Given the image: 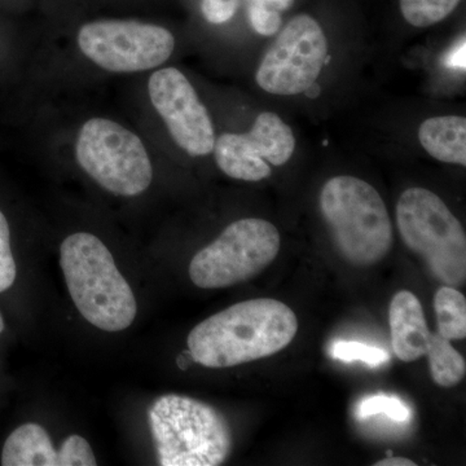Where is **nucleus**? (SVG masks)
<instances>
[{"label":"nucleus","instance_id":"f257e3e1","mask_svg":"<svg viewBox=\"0 0 466 466\" xmlns=\"http://www.w3.org/2000/svg\"><path fill=\"white\" fill-rule=\"evenodd\" d=\"M299 330L293 309L280 300L257 299L229 306L189 333L192 360L207 368H229L271 357Z\"/></svg>","mask_w":466,"mask_h":466},{"label":"nucleus","instance_id":"f03ea898","mask_svg":"<svg viewBox=\"0 0 466 466\" xmlns=\"http://www.w3.org/2000/svg\"><path fill=\"white\" fill-rule=\"evenodd\" d=\"M67 290L82 317L106 332L127 329L137 317V299L100 238L73 233L60 248Z\"/></svg>","mask_w":466,"mask_h":466},{"label":"nucleus","instance_id":"7ed1b4c3","mask_svg":"<svg viewBox=\"0 0 466 466\" xmlns=\"http://www.w3.org/2000/svg\"><path fill=\"white\" fill-rule=\"evenodd\" d=\"M148 416L159 465L217 466L231 453V429L210 404L167 394L152 404Z\"/></svg>","mask_w":466,"mask_h":466},{"label":"nucleus","instance_id":"20e7f679","mask_svg":"<svg viewBox=\"0 0 466 466\" xmlns=\"http://www.w3.org/2000/svg\"><path fill=\"white\" fill-rule=\"evenodd\" d=\"M320 210L339 254L355 266H370L388 256L392 227L375 187L341 175L324 184Z\"/></svg>","mask_w":466,"mask_h":466},{"label":"nucleus","instance_id":"39448f33","mask_svg":"<svg viewBox=\"0 0 466 466\" xmlns=\"http://www.w3.org/2000/svg\"><path fill=\"white\" fill-rule=\"evenodd\" d=\"M397 225L408 249L425 260L441 283L453 288L465 283V231L440 196L425 188L401 193Z\"/></svg>","mask_w":466,"mask_h":466},{"label":"nucleus","instance_id":"423d86ee","mask_svg":"<svg viewBox=\"0 0 466 466\" xmlns=\"http://www.w3.org/2000/svg\"><path fill=\"white\" fill-rule=\"evenodd\" d=\"M79 167L113 195L134 198L148 189L153 168L140 137L106 118L82 126L76 144Z\"/></svg>","mask_w":466,"mask_h":466},{"label":"nucleus","instance_id":"0eeeda50","mask_svg":"<svg viewBox=\"0 0 466 466\" xmlns=\"http://www.w3.org/2000/svg\"><path fill=\"white\" fill-rule=\"evenodd\" d=\"M280 245V233L268 220H238L193 257L189 278L202 289L244 283L274 262Z\"/></svg>","mask_w":466,"mask_h":466},{"label":"nucleus","instance_id":"6e6552de","mask_svg":"<svg viewBox=\"0 0 466 466\" xmlns=\"http://www.w3.org/2000/svg\"><path fill=\"white\" fill-rule=\"evenodd\" d=\"M82 54L113 73L155 69L167 63L175 38L165 27L131 20H100L86 24L78 33Z\"/></svg>","mask_w":466,"mask_h":466},{"label":"nucleus","instance_id":"1a4fd4ad","mask_svg":"<svg viewBox=\"0 0 466 466\" xmlns=\"http://www.w3.org/2000/svg\"><path fill=\"white\" fill-rule=\"evenodd\" d=\"M327 56L328 41L320 24L309 15H299L266 51L257 70V84L280 96L303 94L318 81Z\"/></svg>","mask_w":466,"mask_h":466},{"label":"nucleus","instance_id":"9d476101","mask_svg":"<svg viewBox=\"0 0 466 466\" xmlns=\"http://www.w3.org/2000/svg\"><path fill=\"white\" fill-rule=\"evenodd\" d=\"M296 137L290 126L272 112L257 116L249 133L220 135L214 155L220 170L232 179L259 182L283 167L293 156Z\"/></svg>","mask_w":466,"mask_h":466},{"label":"nucleus","instance_id":"9b49d317","mask_svg":"<svg viewBox=\"0 0 466 466\" xmlns=\"http://www.w3.org/2000/svg\"><path fill=\"white\" fill-rule=\"evenodd\" d=\"M148 92L168 133L184 152L195 157L213 152L217 139L210 113L180 70L164 67L153 73Z\"/></svg>","mask_w":466,"mask_h":466},{"label":"nucleus","instance_id":"f8f14e48","mask_svg":"<svg viewBox=\"0 0 466 466\" xmlns=\"http://www.w3.org/2000/svg\"><path fill=\"white\" fill-rule=\"evenodd\" d=\"M3 466H95L90 443L79 435H70L56 450L43 426L27 422L18 426L3 444Z\"/></svg>","mask_w":466,"mask_h":466},{"label":"nucleus","instance_id":"ddd939ff","mask_svg":"<svg viewBox=\"0 0 466 466\" xmlns=\"http://www.w3.org/2000/svg\"><path fill=\"white\" fill-rule=\"evenodd\" d=\"M389 323L392 350L401 361L410 363L425 357L431 332L415 294L408 290L395 294L389 309Z\"/></svg>","mask_w":466,"mask_h":466},{"label":"nucleus","instance_id":"4468645a","mask_svg":"<svg viewBox=\"0 0 466 466\" xmlns=\"http://www.w3.org/2000/svg\"><path fill=\"white\" fill-rule=\"evenodd\" d=\"M422 148L444 164L466 167V118L461 116H431L419 127Z\"/></svg>","mask_w":466,"mask_h":466},{"label":"nucleus","instance_id":"2eb2a0df","mask_svg":"<svg viewBox=\"0 0 466 466\" xmlns=\"http://www.w3.org/2000/svg\"><path fill=\"white\" fill-rule=\"evenodd\" d=\"M431 379L441 388L459 385L466 373L465 359L440 333H431L428 352Z\"/></svg>","mask_w":466,"mask_h":466},{"label":"nucleus","instance_id":"dca6fc26","mask_svg":"<svg viewBox=\"0 0 466 466\" xmlns=\"http://www.w3.org/2000/svg\"><path fill=\"white\" fill-rule=\"evenodd\" d=\"M438 333L450 341H459L466 337V299L453 287H441L434 297Z\"/></svg>","mask_w":466,"mask_h":466},{"label":"nucleus","instance_id":"f3484780","mask_svg":"<svg viewBox=\"0 0 466 466\" xmlns=\"http://www.w3.org/2000/svg\"><path fill=\"white\" fill-rule=\"evenodd\" d=\"M461 0H400L404 20L413 27L437 25L458 8Z\"/></svg>","mask_w":466,"mask_h":466},{"label":"nucleus","instance_id":"a211bd4d","mask_svg":"<svg viewBox=\"0 0 466 466\" xmlns=\"http://www.w3.org/2000/svg\"><path fill=\"white\" fill-rule=\"evenodd\" d=\"M376 415L388 416L395 422H407L412 412L403 400L390 395H373L358 404V419L364 420Z\"/></svg>","mask_w":466,"mask_h":466},{"label":"nucleus","instance_id":"6ab92c4d","mask_svg":"<svg viewBox=\"0 0 466 466\" xmlns=\"http://www.w3.org/2000/svg\"><path fill=\"white\" fill-rule=\"evenodd\" d=\"M333 359L342 361H363L370 367H379L390 360L388 351L376 346L355 341H337L329 350Z\"/></svg>","mask_w":466,"mask_h":466},{"label":"nucleus","instance_id":"aec40b11","mask_svg":"<svg viewBox=\"0 0 466 466\" xmlns=\"http://www.w3.org/2000/svg\"><path fill=\"white\" fill-rule=\"evenodd\" d=\"M11 238L8 218L0 208V293L7 291L16 281L17 266L12 251Z\"/></svg>","mask_w":466,"mask_h":466},{"label":"nucleus","instance_id":"412c9836","mask_svg":"<svg viewBox=\"0 0 466 466\" xmlns=\"http://www.w3.org/2000/svg\"><path fill=\"white\" fill-rule=\"evenodd\" d=\"M249 18L251 27L259 35L271 36L279 33L283 25L281 12L274 11L251 0L249 5Z\"/></svg>","mask_w":466,"mask_h":466},{"label":"nucleus","instance_id":"4be33fe9","mask_svg":"<svg viewBox=\"0 0 466 466\" xmlns=\"http://www.w3.org/2000/svg\"><path fill=\"white\" fill-rule=\"evenodd\" d=\"M238 8V0H202V16L208 23L220 25L235 16Z\"/></svg>","mask_w":466,"mask_h":466},{"label":"nucleus","instance_id":"5701e85b","mask_svg":"<svg viewBox=\"0 0 466 466\" xmlns=\"http://www.w3.org/2000/svg\"><path fill=\"white\" fill-rule=\"evenodd\" d=\"M446 66L451 69H465V39L460 43L458 47L453 48L452 51L447 55Z\"/></svg>","mask_w":466,"mask_h":466},{"label":"nucleus","instance_id":"b1692460","mask_svg":"<svg viewBox=\"0 0 466 466\" xmlns=\"http://www.w3.org/2000/svg\"><path fill=\"white\" fill-rule=\"evenodd\" d=\"M253 2L259 3L267 8L274 9V11L283 12L293 5L294 0H253Z\"/></svg>","mask_w":466,"mask_h":466},{"label":"nucleus","instance_id":"393cba45","mask_svg":"<svg viewBox=\"0 0 466 466\" xmlns=\"http://www.w3.org/2000/svg\"><path fill=\"white\" fill-rule=\"evenodd\" d=\"M375 466H416V462L410 459L390 456V458L380 460V461L376 462Z\"/></svg>","mask_w":466,"mask_h":466},{"label":"nucleus","instance_id":"a878e982","mask_svg":"<svg viewBox=\"0 0 466 466\" xmlns=\"http://www.w3.org/2000/svg\"><path fill=\"white\" fill-rule=\"evenodd\" d=\"M5 319H3L2 312H0V334L5 332Z\"/></svg>","mask_w":466,"mask_h":466},{"label":"nucleus","instance_id":"bb28decb","mask_svg":"<svg viewBox=\"0 0 466 466\" xmlns=\"http://www.w3.org/2000/svg\"><path fill=\"white\" fill-rule=\"evenodd\" d=\"M3 54V47H2V42H0V57H2Z\"/></svg>","mask_w":466,"mask_h":466}]
</instances>
